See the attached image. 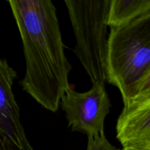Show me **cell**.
Instances as JSON below:
<instances>
[{
  "mask_svg": "<svg viewBox=\"0 0 150 150\" xmlns=\"http://www.w3.org/2000/svg\"><path fill=\"white\" fill-rule=\"evenodd\" d=\"M86 150H121L113 146L105 137V133L95 136L88 137Z\"/></svg>",
  "mask_w": 150,
  "mask_h": 150,
  "instance_id": "obj_8",
  "label": "cell"
},
{
  "mask_svg": "<svg viewBox=\"0 0 150 150\" xmlns=\"http://www.w3.org/2000/svg\"><path fill=\"white\" fill-rule=\"evenodd\" d=\"M117 138L122 146L150 142V100L124 105L117 122Z\"/></svg>",
  "mask_w": 150,
  "mask_h": 150,
  "instance_id": "obj_6",
  "label": "cell"
},
{
  "mask_svg": "<svg viewBox=\"0 0 150 150\" xmlns=\"http://www.w3.org/2000/svg\"><path fill=\"white\" fill-rule=\"evenodd\" d=\"M150 100V71L141 83L136 97L128 103L124 105L139 104Z\"/></svg>",
  "mask_w": 150,
  "mask_h": 150,
  "instance_id": "obj_9",
  "label": "cell"
},
{
  "mask_svg": "<svg viewBox=\"0 0 150 150\" xmlns=\"http://www.w3.org/2000/svg\"><path fill=\"white\" fill-rule=\"evenodd\" d=\"M16 78L7 60L0 58V150H35L26 136L13 92Z\"/></svg>",
  "mask_w": 150,
  "mask_h": 150,
  "instance_id": "obj_5",
  "label": "cell"
},
{
  "mask_svg": "<svg viewBox=\"0 0 150 150\" xmlns=\"http://www.w3.org/2000/svg\"><path fill=\"white\" fill-rule=\"evenodd\" d=\"M150 12V0H111L108 26L119 28Z\"/></svg>",
  "mask_w": 150,
  "mask_h": 150,
  "instance_id": "obj_7",
  "label": "cell"
},
{
  "mask_svg": "<svg viewBox=\"0 0 150 150\" xmlns=\"http://www.w3.org/2000/svg\"><path fill=\"white\" fill-rule=\"evenodd\" d=\"M121 150H150V142H142L125 145Z\"/></svg>",
  "mask_w": 150,
  "mask_h": 150,
  "instance_id": "obj_10",
  "label": "cell"
},
{
  "mask_svg": "<svg viewBox=\"0 0 150 150\" xmlns=\"http://www.w3.org/2000/svg\"><path fill=\"white\" fill-rule=\"evenodd\" d=\"M106 71L107 82L118 88L124 105L130 103L150 71V12L111 29Z\"/></svg>",
  "mask_w": 150,
  "mask_h": 150,
  "instance_id": "obj_2",
  "label": "cell"
},
{
  "mask_svg": "<svg viewBox=\"0 0 150 150\" xmlns=\"http://www.w3.org/2000/svg\"><path fill=\"white\" fill-rule=\"evenodd\" d=\"M61 101L72 131L81 132L87 137L104 133L105 117L111 106L105 86L92 84L86 92H78L70 86Z\"/></svg>",
  "mask_w": 150,
  "mask_h": 150,
  "instance_id": "obj_4",
  "label": "cell"
},
{
  "mask_svg": "<svg viewBox=\"0 0 150 150\" xmlns=\"http://www.w3.org/2000/svg\"><path fill=\"white\" fill-rule=\"evenodd\" d=\"M76 39L74 51L92 84L107 81V28L111 0H65Z\"/></svg>",
  "mask_w": 150,
  "mask_h": 150,
  "instance_id": "obj_3",
  "label": "cell"
},
{
  "mask_svg": "<svg viewBox=\"0 0 150 150\" xmlns=\"http://www.w3.org/2000/svg\"><path fill=\"white\" fill-rule=\"evenodd\" d=\"M23 44V90L45 109L56 112L66 90L72 66L64 54L57 10L49 0L8 1Z\"/></svg>",
  "mask_w": 150,
  "mask_h": 150,
  "instance_id": "obj_1",
  "label": "cell"
}]
</instances>
